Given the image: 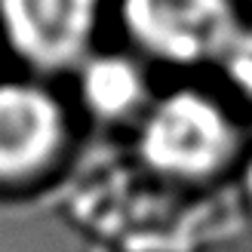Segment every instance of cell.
<instances>
[{
    "mask_svg": "<svg viewBox=\"0 0 252 252\" xmlns=\"http://www.w3.org/2000/svg\"><path fill=\"white\" fill-rule=\"evenodd\" d=\"M234 132L216 102L200 93H172L148 114L142 154L169 175H206L231 154Z\"/></svg>",
    "mask_w": 252,
    "mask_h": 252,
    "instance_id": "6da1fadb",
    "label": "cell"
},
{
    "mask_svg": "<svg viewBox=\"0 0 252 252\" xmlns=\"http://www.w3.org/2000/svg\"><path fill=\"white\" fill-rule=\"evenodd\" d=\"M123 22L145 49L179 65L221 59L240 31L231 0H123Z\"/></svg>",
    "mask_w": 252,
    "mask_h": 252,
    "instance_id": "7a4b0ae2",
    "label": "cell"
},
{
    "mask_svg": "<svg viewBox=\"0 0 252 252\" xmlns=\"http://www.w3.org/2000/svg\"><path fill=\"white\" fill-rule=\"evenodd\" d=\"M98 0H0V22L19 56L40 68H62L83 56Z\"/></svg>",
    "mask_w": 252,
    "mask_h": 252,
    "instance_id": "3957f363",
    "label": "cell"
},
{
    "mask_svg": "<svg viewBox=\"0 0 252 252\" xmlns=\"http://www.w3.org/2000/svg\"><path fill=\"white\" fill-rule=\"evenodd\" d=\"M65 117L56 98L25 83L0 86V179H25L56 157Z\"/></svg>",
    "mask_w": 252,
    "mask_h": 252,
    "instance_id": "277c9868",
    "label": "cell"
},
{
    "mask_svg": "<svg viewBox=\"0 0 252 252\" xmlns=\"http://www.w3.org/2000/svg\"><path fill=\"white\" fill-rule=\"evenodd\" d=\"M83 98L102 117H123L145 95V83L126 59H95L83 71Z\"/></svg>",
    "mask_w": 252,
    "mask_h": 252,
    "instance_id": "5b68a950",
    "label": "cell"
},
{
    "mask_svg": "<svg viewBox=\"0 0 252 252\" xmlns=\"http://www.w3.org/2000/svg\"><path fill=\"white\" fill-rule=\"evenodd\" d=\"M221 62H224L231 83L252 98V28L234 34V40L221 53Z\"/></svg>",
    "mask_w": 252,
    "mask_h": 252,
    "instance_id": "8992f818",
    "label": "cell"
}]
</instances>
